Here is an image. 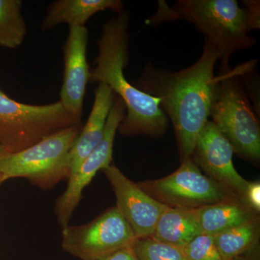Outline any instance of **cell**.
Returning a JSON list of instances; mask_svg holds the SVG:
<instances>
[{
	"instance_id": "cell-1",
	"label": "cell",
	"mask_w": 260,
	"mask_h": 260,
	"mask_svg": "<svg viewBox=\"0 0 260 260\" xmlns=\"http://www.w3.org/2000/svg\"><path fill=\"white\" fill-rule=\"evenodd\" d=\"M220 59L217 48L205 39L198 60L177 72L147 64L136 88L157 98L172 121L181 162L191 159L198 137L210 119L218 77L214 74Z\"/></svg>"
},
{
	"instance_id": "cell-2",
	"label": "cell",
	"mask_w": 260,
	"mask_h": 260,
	"mask_svg": "<svg viewBox=\"0 0 260 260\" xmlns=\"http://www.w3.org/2000/svg\"><path fill=\"white\" fill-rule=\"evenodd\" d=\"M129 22L130 14L124 10L103 25L89 83L105 84L124 102L125 116L117 131L122 136L162 138L169 119L158 99L137 88L124 75L129 59Z\"/></svg>"
},
{
	"instance_id": "cell-3",
	"label": "cell",
	"mask_w": 260,
	"mask_h": 260,
	"mask_svg": "<svg viewBox=\"0 0 260 260\" xmlns=\"http://www.w3.org/2000/svg\"><path fill=\"white\" fill-rule=\"evenodd\" d=\"M240 8L236 0H178L172 8L159 2L158 12L147 23L184 20L192 23L218 49L221 70L230 68L234 53L256 44L249 36L259 28V2L246 1Z\"/></svg>"
},
{
	"instance_id": "cell-4",
	"label": "cell",
	"mask_w": 260,
	"mask_h": 260,
	"mask_svg": "<svg viewBox=\"0 0 260 260\" xmlns=\"http://www.w3.org/2000/svg\"><path fill=\"white\" fill-rule=\"evenodd\" d=\"M214 91L210 119L232 145L234 153L259 165V119L243 88L239 75L222 70Z\"/></svg>"
},
{
	"instance_id": "cell-5",
	"label": "cell",
	"mask_w": 260,
	"mask_h": 260,
	"mask_svg": "<svg viewBox=\"0 0 260 260\" xmlns=\"http://www.w3.org/2000/svg\"><path fill=\"white\" fill-rule=\"evenodd\" d=\"M82 126L65 128L25 150L2 157L0 174L3 181L24 178L41 189L48 190L68 179L70 153Z\"/></svg>"
},
{
	"instance_id": "cell-6",
	"label": "cell",
	"mask_w": 260,
	"mask_h": 260,
	"mask_svg": "<svg viewBox=\"0 0 260 260\" xmlns=\"http://www.w3.org/2000/svg\"><path fill=\"white\" fill-rule=\"evenodd\" d=\"M80 125L81 119L67 112L59 101L30 105L10 99L0 90V145L8 153H18L56 132Z\"/></svg>"
},
{
	"instance_id": "cell-7",
	"label": "cell",
	"mask_w": 260,
	"mask_h": 260,
	"mask_svg": "<svg viewBox=\"0 0 260 260\" xmlns=\"http://www.w3.org/2000/svg\"><path fill=\"white\" fill-rule=\"evenodd\" d=\"M61 247L82 260H95L134 246L138 240L116 207L88 223L63 228Z\"/></svg>"
},
{
	"instance_id": "cell-8",
	"label": "cell",
	"mask_w": 260,
	"mask_h": 260,
	"mask_svg": "<svg viewBox=\"0 0 260 260\" xmlns=\"http://www.w3.org/2000/svg\"><path fill=\"white\" fill-rule=\"evenodd\" d=\"M138 184L168 208L198 209L234 198L205 175L191 159L181 162L179 169L167 177L147 179Z\"/></svg>"
},
{
	"instance_id": "cell-9",
	"label": "cell",
	"mask_w": 260,
	"mask_h": 260,
	"mask_svg": "<svg viewBox=\"0 0 260 260\" xmlns=\"http://www.w3.org/2000/svg\"><path fill=\"white\" fill-rule=\"evenodd\" d=\"M125 112L124 102L120 98L116 96L108 116L102 140L83 160L78 170L68 178V186L56 200L54 209L58 223L62 229L69 225L73 213L81 201L85 187L98 172L112 164L114 139Z\"/></svg>"
},
{
	"instance_id": "cell-10",
	"label": "cell",
	"mask_w": 260,
	"mask_h": 260,
	"mask_svg": "<svg viewBox=\"0 0 260 260\" xmlns=\"http://www.w3.org/2000/svg\"><path fill=\"white\" fill-rule=\"evenodd\" d=\"M234 153L232 145L209 119L198 137L191 160L229 196L246 204L245 194L249 181L234 167Z\"/></svg>"
},
{
	"instance_id": "cell-11",
	"label": "cell",
	"mask_w": 260,
	"mask_h": 260,
	"mask_svg": "<svg viewBox=\"0 0 260 260\" xmlns=\"http://www.w3.org/2000/svg\"><path fill=\"white\" fill-rule=\"evenodd\" d=\"M115 194L116 207L137 239L152 237L157 222L167 208L153 199L114 164L102 170Z\"/></svg>"
},
{
	"instance_id": "cell-12",
	"label": "cell",
	"mask_w": 260,
	"mask_h": 260,
	"mask_svg": "<svg viewBox=\"0 0 260 260\" xmlns=\"http://www.w3.org/2000/svg\"><path fill=\"white\" fill-rule=\"evenodd\" d=\"M88 37L86 27H69L62 49L64 73L59 102L67 112L80 119L83 114L84 97L90 76L86 55Z\"/></svg>"
},
{
	"instance_id": "cell-13",
	"label": "cell",
	"mask_w": 260,
	"mask_h": 260,
	"mask_svg": "<svg viewBox=\"0 0 260 260\" xmlns=\"http://www.w3.org/2000/svg\"><path fill=\"white\" fill-rule=\"evenodd\" d=\"M115 98V93L109 86L104 83H98L90 116L82 126L70 153V175L78 170L83 160L102 140L108 116Z\"/></svg>"
},
{
	"instance_id": "cell-14",
	"label": "cell",
	"mask_w": 260,
	"mask_h": 260,
	"mask_svg": "<svg viewBox=\"0 0 260 260\" xmlns=\"http://www.w3.org/2000/svg\"><path fill=\"white\" fill-rule=\"evenodd\" d=\"M107 10L119 14L124 11V4L120 0H56L48 6L40 29L45 32L61 24L84 27L92 16Z\"/></svg>"
},
{
	"instance_id": "cell-15",
	"label": "cell",
	"mask_w": 260,
	"mask_h": 260,
	"mask_svg": "<svg viewBox=\"0 0 260 260\" xmlns=\"http://www.w3.org/2000/svg\"><path fill=\"white\" fill-rule=\"evenodd\" d=\"M201 234L198 209L167 207L158 219L151 238L183 248Z\"/></svg>"
},
{
	"instance_id": "cell-16",
	"label": "cell",
	"mask_w": 260,
	"mask_h": 260,
	"mask_svg": "<svg viewBox=\"0 0 260 260\" xmlns=\"http://www.w3.org/2000/svg\"><path fill=\"white\" fill-rule=\"evenodd\" d=\"M259 213L235 198L198 208L202 234L215 236L250 219Z\"/></svg>"
},
{
	"instance_id": "cell-17",
	"label": "cell",
	"mask_w": 260,
	"mask_h": 260,
	"mask_svg": "<svg viewBox=\"0 0 260 260\" xmlns=\"http://www.w3.org/2000/svg\"><path fill=\"white\" fill-rule=\"evenodd\" d=\"M259 236L258 215L213 237L215 245L224 260H238L255 247Z\"/></svg>"
},
{
	"instance_id": "cell-18",
	"label": "cell",
	"mask_w": 260,
	"mask_h": 260,
	"mask_svg": "<svg viewBox=\"0 0 260 260\" xmlns=\"http://www.w3.org/2000/svg\"><path fill=\"white\" fill-rule=\"evenodd\" d=\"M22 6L20 0H0V47L15 49L25 40L27 25Z\"/></svg>"
},
{
	"instance_id": "cell-19",
	"label": "cell",
	"mask_w": 260,
	"mask_h": 260,
	"mask_svg": "<svg viewBox=\"0 0 260 260\" xmlns=\"http://www.w3.org/2000/svg\"><path fill=\"white\" fill-rule=\"evenodd\" d=\"M133 249L138 260H188L183 248L159 242L151 237L138 239Z\"/></svg>"
},
{
	"instance_id": "cell-20",
	"label": "cell",
	"mask_w": 260,
	"mask_h": 260,
	"mask_svg": "<svg viewBox=\"0 0 260 260\" xmlns=\"http://www.w3.org/2000/svg\"><path fill=\"white\" fill-rule=\"evenodd\" d=\"M188 260H224L215 245L214 237L200 234L183 247Z\"/></svg>"
},
{
	"instance_id": "cell-21",
	"label": "cell",
	"mask_w": 260,
	"mask_h": 260,
	"mask_svg": "<svg viewBox=\"0 0 260 260\" xmlns=\"http://www.w3.org/2000/svg\"><path fill=\"white\" fill-rule=\"evenodd\" d=\"M245 203L256 213H259L260 184L259 181H249L246 191Z\"/></svg>"
},
{
	"instance_id": "cell-22",
	"label": "cell",
	"mask_w": 260,
	"mask_h": 260,
	"mask_svg": "<svg viewBox=\"0 0 260 260\" xmlns=\"http://www.w3.org/2000/svg\"><path fill=\"white\" fill-rule=\"evenodd\" d=\"M95 260H138L135 255L133 246L130 247L124 248V249H120V250L116 251L115 252L112 253Z\"/></svg>"
},
{
	"instance_id": "cell-23",
	"label": "cell",
	"mask_w": 260,
	"mask_h": 260,
	"mask_svg": "<svg viewBox=\"0 0 260 260\" xmlns=\"http://www.w3.org/2000/svg\"><path fill=\"white\" fill-rule=\"evenodd\" d=\"M6 154H8V152L6 151V150L2 145H0V158L4 156Z\"/></svg>"
},
{
	"instance_id": "cell-24",
	"label": "cell",
	"mask_w": 260,
	"mask_h": 260,
	"mask_svg": "<svg viewBox=\"0 0 260 260\" xmlns=\"http://www.w3.org/2000/svg\"><path fill=\"white\" fill-rule=\"evenodd\" d=\"M3 182H4V181H3V177H2L1 174H0V185H1Z\"/></svg>"
}]
</instances>
